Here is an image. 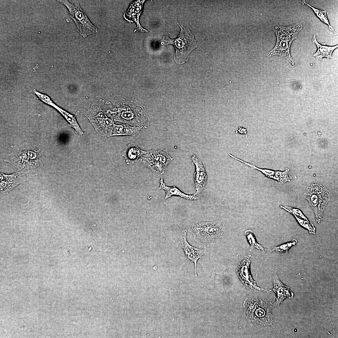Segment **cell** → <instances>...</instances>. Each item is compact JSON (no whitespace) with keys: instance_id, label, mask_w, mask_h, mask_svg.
Here are the masks:
<instances>
[{"instance_id":"cell-1","label":"cell","mask_w":338,"mask_h":338,"mask_svg":"<svg viewBox=\"0 0 338 338\" xmlns=\"http://www.w3.org/2000/svg\"><path fill=\"white\" fill-rule=\"evenodd\" d=\"M243 314L249 324L266 328L273 327L275 322L272 313L273 305L263 297L247 298L243 303Z\"/></svg>"},{"instance_id":"cell-2","label":"cell","mask_w":338,"mask_h":338,"mask_svg":"<svg viewBox=\"0 0 338 338\" xmlns=\"http://www.w3.org/2000/svg\"><path fill=\"white\" fill-rule=\"evenodd\" d=\"M302 27V24L299 22L288 26L278 24L274 25L273 29L276 36V42L274 48L267 53V56L279 55L294 65V63L290 54V47L292 42L297 38Z\"/></svg>"},{"instance_id":"cell-3","label":"cell","mask_w":338,"mask_h":338,"mask_svg":"<svg viewBox=\"0 0 338 338\" xmlns=\"http://www.w3.org/2000/svg\"><path fill=\"white\" fill-rule=\"evenodd\" d=\"M177 24L181 29L177 38L172 39L168 36H164L161 44L162 45L171 44L174 45L176 50L174 59L176 62L179 64L188 60L190 53L197 47V45L191 31L182 25Z\"/></svg>"},{"instance_id":"cell-4","label":"cell","mask_w":338,"mask_h":338,"mask_svg":"<svg viewBox=\"0 0 338 338\" xmlns=\"http://www.w3.org/2000/svg\"><path fill=\"white\" fill-rule=\"evenodd\" d=\"M224 229V223L222 221L217 220L192 223L190 230L196 241L208 247L216 238L223 236Z\"/></svg>"},{"instance_id":"cell-5","label":"cell","mask_w":338,"mask_h":338,"mask_svg":"<svg viewBox=\"0 0 338 338\" xmlns=\"http://www.w3.org/2000/svg\"><path fill=\"white\" fill-rule=\"evenodd\" d=\"M302 197L308 202L314 212L316 221L319 223L330 200L329 191L321 184L313 183L307 187Z\"/></svg>"},{"instance_id":"cell-6","label":"cell","mask_w":338,"mask_h":338,"mask_svg":"<svg viewBox=\"0 0 338 338\" xmlns=\"http://www.w3.org/2000/svg\"><path fill=\"white\" fill-rule=\"evenodd\" d=\"M57 1L67 8L69 17L74 22L78 31L83 38H85L90 35L98 34L97 28L89 20L78 1H73L72 3L67 0Z\"/></svg>"},{"instance_id":"cell-7","label":"cell","mask_w":338,"mask_h":338,"mask_svg":"<svg viewBox=\"0 0 338 338\" xmlns=\"http://www.w3.org/2000/svg\"><path fill=\"white\" fill-rule=\"evenodd\" d=\"M173 159L166 152L154 149L146 151L139 161L152 172L159 175L164 174L165 168Z\"/></svg>"},{"instance_id":"cell-8","label":"cell","mask_w":338,"mask_h":338,"mask_svg":"<svg viewBox=\"0 0 338 338\" xmlns=\"http://www.w3.org/2000/svg\"><path fill=\"white\" fill-rule=\"evenodd\" d=\"M35 175L24 171L16 172L12 174H5L0 173V195H5L18 185L24 183Z\"/></svg>"},{"instance_id":"cell-9","label":"cell","mask_w":338,"mask_h":338,"mask_svg":"<svg viewBox=\"0 0 338 338\" xmlns=\"http://www.w3.org/2000/svg\"><path fill=\"white\" fill-rule=\"evenodd\" d=\"M251 255L245 256L238 265L237 269V275L244 287L256 291L265 290L258 286L253 279L250 271Z\"/></svg>"},{"instance_id":"cell-10","label":"cell","mask_w":338,"mask_h":338,"mask_svg":"<svg viewBox=\"0 0 338 338\" xmlns=\"http://www.w3.org/2000/svg\"><path fill=\"white\" fill-rule=\"evenodd\" d=\"M187 230H183L179 237V243L185 256L188 259L194 263L195 267V276H197V262L198 260L206 254L205 250L200 249L191 245L187 239Z\"/></svg>"},{"instance_id":"cell-11","label":"cell","mask_w":338,"mask_h":338,"mask_svg":"<svg viewBox=\"0 0 338 338\" xmlns=\"http://www.w3.org/2000/svg\"><path fill=\"white\" fill-rule=\"evenodd\" d=\"M272 278L274 288L270 291H273L276 295V301L273 305L278 307L285 298H293L294 294L289 288L283 284L278 276L276 270L272 273Z\"/></svg>"},{"instance_id":"cell-12","label":"cell","mask_w":338,"mask_h":338,"mask_svg":"<svg viewBox=\"0 0 338 338\" xmlns=\"http://www.w3.org/2000/svg\"><path fill=\"white\" fill-rule=\"evenodd\" d=\"M191 159L196 167L194 174V184L197 191L195 194H199L205 187L207 179V175L202 161L195 155L192 156Z\"/></svg>"},{"instance_id":"cell-13","label":"cell","mask_w":338,"mask_h":338,"mask_svg":"<svg viewBox=\"0 0 338 338\" xmlns=\"http://www.w3.org/2000/svg\"><path fill=\"white\" fill-rule=\"evenodd\" d=\"M146 151L141 150L135 143H131L125 147L122 154L126 163L131 165L139 161Z\"/></svg>"},{"instance_id":"cell-14","label":"cell","mask_w":338,"mask_h":338,"mask_svg":"<svg viewBox=\"0 0 338 338\" xmlns=\"http://www.w3.org/2000/svg\"><path fill=\"white\" fill-rule=\"evenodd\" d=\"M160 185L159 188L162 189L166 192L165 199H167L173 196H177L188 200H196L199 197L196 194L188 195L184 193L175 186L172 187L166 186L164 181L163 178L161 177L160 180Z\"/></svg>"},{"instance_id":"cell-15","label":"cell","mask_w":338,"mask_h":338,"mask_svg":"<svg viewBox=\"0 0 338 338\" xmlns=\"http://www.w3.org/2000/svg\"><path fill=\"white\" fill-rule=\"evenodd\" d=\"M312 41L315 44L317 47V50L314 54L313 56L317 60L322 59L323 57H326L327 59L331 58L332 52L338 47V45L331 46L319 43L316 40L315 34L313 36Z\"/></svg>"},{"instance_id":"cell-16","label":"cell","mask_w":338,"mask_h":338,"mask_svg":"<svg viewBox=\"0 0 338 338\" xmlns=\"http://www.w3.org/2000/svg\"><path fill=\"white\" fill-rule=\"evenodd\" d=\"M142 128L133 126L129 125H114L111 136L130 135L135 136L138 134Z\"/></svg>"},{"instance_id":"cell-17","label":"cell","mask_w":338,"mask_h":338,"mask_svg":"<svg viewBox=\"0 0 338 338\" xmlns=\"http://www.w3.org/2000/svg\"><path fill=\"white\" fill-rule=\"evenodd\" d=\"M301 3L303 4L307 5L310 7L313 10L316 16L322 22L328 25L329 29L330 30L334 32L335 34L336 33L333 28L330 24L327 17L326 11V10H322L316 8L306 3L305 1H302Z\"/></svg>"},{"instance_id":"cell-18","label":"cell","mask_w":338,"mask_h":338,"mask_svg":"<svg viewBox=\"0 0 338 338\" xmlns=\"http://www.w3.org/2000/svg\"><path fill=\"white\" fill-rule=\"evenodd\" d=\"M245 233L252 248L254 247L263 250L265 249L261 245L257 242L252 230L250 229L247 230L245 231Z\"/></svg>"},{"instance_id":"cell-19","label":"cell","mask_w":338,"mask_h":338,"mask_svg":"<svg viewBox=\"0 0 338 338\" xmlns=\"http://www.w3.org/2000/svg\"><path fill=\"white\" fill-rule=\"evenodd\" d=\"M297 242V240L293 239L289 242L273 248L272 250L280 253L287 252L288 250L293 246L295 245Z\"/></svg>"},{"instance_id":"cell-20","label":"cell","mask_w":338,"mask_h":338,"mask_svg":"<svg viewBox=\"0 0 338 338\" xmlns=\"http://www.w3.org/2000/svg\"><path fill=\"white\" fill-rule=\"evenodd\" d=\"M299 223L302 226L307 229L310 233H315V228L313 225L311 223H310L308 221H304L300 218L298 216L294 215Z\"/></svg>"},{"instance_id":"cell-21","label":"cell","mask_w":338,"mask_h":338,"mask_svg":"<svg viewBox=\"0 0 338 338\" xmlns=\"http://www.w3.org/2000/svg\"><path fill=\"white\" fill-rule=\"evenodd\" d=\"M280 207L281 208H283L291 213L294 215L299 216L300 217L304 218L306 220L308 221L307 218L302 213V212L297 209L289 206H283L282 205H280Z\"/></svg>"}]
</instances>
